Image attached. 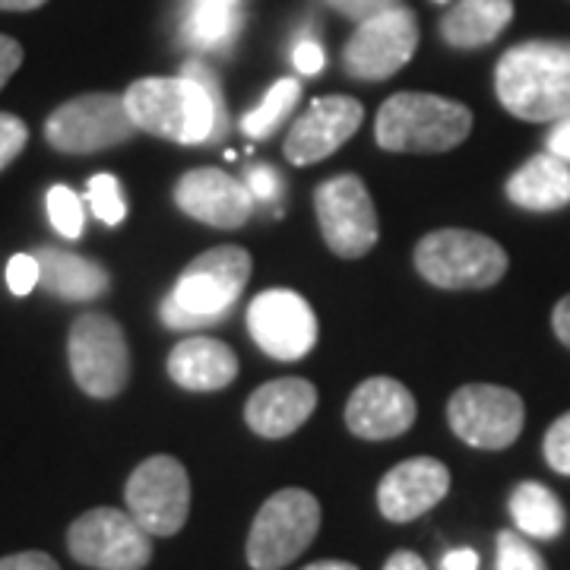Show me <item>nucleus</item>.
<instances>
[{
	"mask_svg": "<svg viewBox=\"0 0 570 570\" xmlns=\"http://www.w3.org/2000/svg\"><path fill=\"white\" fill-rule=\"evenodd\" d=\"M67 358L77 387L92 400H115L130 381V348L111 314H80L67 336Z\"/></svg>",
	"mask_w": 570,
	"mask_h": 570,
	"instance_id": "obj_8",
	"label": "nucleus"
},
{
	"mask_svg": "<svg viewBox=\"0 0 570 570\" xmlns=\"http://www.w3.org/2000/svg\"><path fill=\"white\" fill-rule=\"evenodd\" d=\"M245 26V0H190L181 36L197 51H225Z\"/></svg>",
	"mask_w": 570,
	"mask_h": 570,
	"instance_id": "obj_24",
	"label": "nucleus"
},
{
	"mask_svg": "<svg viewBox=\"0 0 570 570\" xmlns=\"http://www.w3.org/2000/svg\"><path fill=\"white\" fill-rule=\"evenodd\" d=\"M127 513L149 535H175L190 513V479L175 456H149L130 472L124 489Z\"/></svg>",
	"mask_w": 570,
	"mask_h": 570,
	"instance_id": "obj_11",
	"label": "nucleus"
},
{
	"mask_svg": "<svg viewBox=\"0 0 570 570\" xmlns=\"http://www.w3.org/2000/svg\"><path fill=\"white\" fill-rule=\"evenodd\" d=\"M450 491V469L434 456H412L390 469L377 485V510L390 523H412L438 508Z\"/></svg>",
	"mask_w": 570,
	"mask_h": 570,
	"instance_id": "obj_17",
	"label": "nucleus"
},
{
	"mask_svg": "<svg viewBox=\"0 0 570 570\" xmlns=\"http://www.w3.org/2000/svg\"><path fill=\"white\" fill-rule=\"evenodd\" d=\"M36 261L41 269V283L45 292H51L61 302H92L102 298L111 288V276L102 264L80 257L73 250L61 247H39Z\"/></svg>",
	"mask_w": 570,
	"mask_h": 570,
	"instance_id": "obj_22",
	"label": "nucleus"
},
{
	"mask_svg": "<svg viewBox=\"0 0 570 570\" xmlns=\"http://www.w3.org/2000/svg\"><path fill=\"white\" fill-rule=\"evenodd\" d=\"M513 20V0H460L441 17V36L453 48H482L498 39Z\"/></svg>",
	"mask_w": 570,
	"mask_h": 570,
	"instance_id": "obj_23",
	"label": "nucleus"
},
{
	"mask_svg": "<svg viewBox=\"0 0 570 570\" xmlns=\"http://www.w3.org/2000/svg\"><path fill=\"white\" fill-rule=\"evenodd\" d=\"M124 105L137 130L184 146L223 140L228 130L223 86L204 61L184 63L181 77L130 82L124 89Z\"/></svg>",
	"mask_w": 570,
	"mask_h": 570,
	"instance_id": "obj_1",
	"label": "nucleus"
},
{
	"mask_svg": "<svg viewBox=\"0 0 570 570\" xmlns=\"http://www.w3.org/2000/svg\"><path fill=\"white\" fill-rule=\"evenodd\" d=\"M153 535L118 508L86 510L67 530L73 561L92 570H142L153 561Z\"/></svg>",
	"mask_w": 570,
	"mask_h": 570,
	"instance_id": "obj_9",
	"label": "nucleus"
},
{
	"mask_svg": "<svg viewBox=\"0 0 570 570\" xmlns=\"http://www.w3.org/2000/svg\"><path fill=\"white\" fill-rule=\"evenodd\" d=\"M298 99H302V82L295 80V77H285V80L273 82L266 89L264 99H261V105L250 108L245 118H242V130H245L250 140L273 137L285 124V118L295 111Z\"/></svg>",
	"mask_w": 570,
	"mask_h": 570,
	"instance_id": "obj_26",
	"label": "nucleus"
},
{
	"mask_svg": "<svg viewBox=\"0 0 570 570\" xmlns=\"http://www.w3.org/2000/svg\"><path fill=\"white\" fill-rule=\"evenodd\" d=\"M438 3H448V0H438Z\"/></svg>",
	"mask_w": 570,
	"mask_h": 570,
	"instance_id": "obj_44",
	"label": "nucleus"
},
{
	"mask_svg": "<svg viewBox=\"0 0 570 570\" xmlns=\"http://www.w3.org/2000/svg\"><path fill=\"white\" fill-rule=\"evenodd\" d=\"M48 219L55 225V232L63 235V238H80L82 235V225H86V209H82V200L70 190V187H51L48 190Z\"/></svg>",
	"mask_w": 570,
	"mask_h": 570,
	"instance_id": "obj_28",
	"label": "nucleus"
},
{
	"mask_svg": "<svg viewBox=\"0 0 570 570\" xmlns=\"http://www.w3.org/2000/svg\"><path fill=\"white\" fill-rule=\"evenodd\" d=\"M508 250L469 228H441L415 245V269L434 288H491L508 273Z\"/></svg>",
	"mask_w": 570,
	"mask_h": 570,
	"instance_id": "obj_5",
	"label": "nucleus"
},
{
	"mask_svg": "<svg viewBox=\"0 0 570 570\" xmlns=\"http://www.w3.org/2000/svg\"><path fill=\"white\" fill-rule=\"evenodd\" d=\"M22 67V45L10 36H0V89Z\"/></svg>",
	"mask_w": 570,
	"mask_h": 570,
	"instance_id": "obj_37",
	"label": "nucleus"
},
{
	"mask_svg": "<svg viewBox=\"0 0 570 570\" xmlns=\"http://www.w3.org/2000/svg\"><path fill=\"white\" fill-rule=\"evenodd\" d=\"M39 283L41 269L36 254H17V257H10V264H7V285H10L13 295L22 298V295H29Z\"/></svg>",
	"mask_w": 570,
	"mask_h": 570,
	"instance_id": "obj_32",
	"label": "nucleus"
},
{
	"mask_svg": "<svg viewBox=\"0 0 570 570\" xmlns=\"http://www.w3.org/2000/svg\"><path fill=\"white\" fill-rule=\"evenodd\" d=\"M508 200L527 213H554L570 206V165L539 153L523 163L504 184Z\"/></svg>",
	"mask_w": 570,
	"mask_h": 570,
	"instance_id": "obj_21",
	"label": "nucleus"
},
{
	"mask_svg": "<svg viewBox=\"0 0 570 570\" xmlns=\"http://www.w3.org/2000/svg\"><path fill=\"white\" fill-rule=\"evenodd\" d=\"M365 121V105L352 96H326L307 108L298 121L292 124L283 142L285 159L292 165H314L333 156L346 140L358 134Z\"/></svg>",
	"mask_w": 570,
	"mask_h": 570,
	"instance_id": "obj_15",
	"label": "nucleus"
},
{
	"mask_svg": "<svg viewBox=\"0 0 570 570\" xmlns=\"http://www.w3.org/2000/svg\"><path fill=\"white\" fill-rule=\"evenodd\" d=\"M419 48V20L409 7H393L381 17L358 22L343 48L352 80L381 82L400 73Z\"/></svg>",
	"mask_w": 570,
	"mask_h": 570,
	"instance_id": "obj_13",
	"label": "nucleus"
},
{
	"mask_svg": "<svg viewBox=\"0 0 570 570\" xmlns=\"http://www.w3.org/2000/svg\"><path fill=\"white\" fill-rule=\"evenodd\" d=\"M302 570H358L355 564H348V561H314V564H307Z\"/></svg>",
	"mask_w": 570,
	"mask_h": 570,
	"instance_id": "obj_43",
	"label": "nucleus"
},
{
	"mask_svg": "<svg viewBox=\"0 0 570 570\" xmlns=\"http://www.w3.org/2000/svg\"><path fill=\"white\" fill-rule=\"evenodd\" d=\"M317 409V387L305 377H279L250 393L245 422L254 434L279 441L295 434Z\"/></svg>",
	"mask_w": 570,
	"mask_h": 570,
	"instance_id": "obj_19",
	"label": "nucleus"
},
{
	"mask_svg": "<svg viewBox=\"0 0 570 570\" xmlns=\"http://www.w3.org/2000/svg\"><path fill=\"white\" fill-rule=\"evenodd\" d=\"M168 377L190 393L225 390L238 377V355L213 336H190L168 355Z\"/></svg>",
	"mask_w": 570,
	"mask_h": 570,
	"instance_id": "obj_20",
	"label": "nucleus"
},
{
	"mask_svg": "<svg viewBox=\"0 0 570 570\" xmlns=\"http://www.w3.org/2000/svg\"><path fill=\"white\" fill-rule=\"evenodd\" d=\"M314 209L326 247L336 257L358 261L367 250H374L381 238V223L374 200L358 175H336L321 184L314 194Z\"/></svg>",
	"mask_w": 570,
	"mask_h": 570,
	"instance_id": "obj_10",
	"label": "nucleus"
},
{
	"mask_svg": "<svg viewBox=\"0 0 570 570\" xmlns=\"http://www.w3.org/2000/svg\"><path fill=\"white\" fill-rule=\"evenodd\" d=\"M542 450H546V460H549V466L554 472L570 475V412H564L561 419H554V425L546 431Z\"/></svg>",
	"mask_w": 570,
	"mask_h": 570,
	"instance_id": "obj_30",
	"label": "nucleus"
},
{
	"mask_svg": "<svg viewBox=\"0 0 570 570\" xmlns=\"http://www.w3.org/2000/svg\"><path fill=\"white\" fill-rule=\"evenodd\" d=\"M26 142H29V127L17 115L0 111V171L7 165L17 163V156L26 149Z\"/></svg>",
	"mask_w": 570,
	"mask_h": 570,
	"instance_id": "obj_31",
	"label": "nucleus"
},
{
	"mask_svg": "<svg viewBox=\"0 0 570 570\" xmlns=\"http://www.w3.org/2000/svg\"><path fill=\"white\" fill-rule=\"evenodd\" d=\"M321 530V504L305 489L269 494L247 535V564L254 570H283L314 542Z\"/></svg>",
	"mask_w": 570,
	"mask_h": 570,
	"instance_id": "obj_6",
	"label": "nucleus"
},
{
	"mask_svg": "<svg viewBox=\"0 0 570 570\" xmlns=\"http://www.w3.org/2000/svg\"><path fill=\"white\" fill-rule=\"evenodd\" d=\"M441 568L444 570H479V554H475L472 549L448 551V554H444V561H441Z\"/></svg>",
	"mask_w": 570,
	"mask_h": 570,
	"instance_id": "obj_40",
	"label": "nucleus"
},
{
	"mask_svg": "<svg viewBox=\"0 0 570 570\" xmlns=\"http://www.w3.org/2000/svg\"><path fill=\"white\" fill-rule=\"evenodd\" d=\"M546 153H551L554 159L570 165V115L561 121L551 124L549 140H546Z\"/></svg>",
	"mask_w": 570,
	"mask_h": 570,
	"instance_id": "obj_38",
	"label": "nucleus"
},
{
	"mask_svg": "<svg viewBox=\"0 0 570 570\" xmlns=\"http://www.w3.org/2000/svg\"><path fill=\"white\" fill-rule=\"evenodd\" d=\"M48 0H0V10H10V13H29V10H39Z\"/></svg>",
	"mask_w": 570,
	"mask_h": 570,
	"instance_id": "obj_42",
	"label": "nucleus"
},
{
	"mask_svg": "<svg viewBox=\"0 0 570 570\" xmlns=\"http://www.w3.org/2000/svg\"><path fill=\"white\" fill-rule=\"evenodd\" d=\"M0 570H61V564L45 551H17L0 558Z\"/></svg>",
	"mask_w": 570,
	"mask_h": 570,
	"instance_id": "obj_36",
	"label": "nucleus"
},
{
	"mask_svg": "<svg viewBox=\"0 0 570 570\" xmlns=\"http://www.w3.org/2000/svg\"><path fill=\"white\" fill-rule=\"evenodd\" d=\"M494 570H549L546 558L532 549L520 530L498 532V564Z\"/></svg>",
	"mask_w": 570,
	"mask_h": 570,
	"instance_id": "obj_29",
	"label": "nucleus"
},
{
	"mask_svg": "<svg viewBox=\"0 0 570 570\" xmlns=\"http://www.w3.org/2000/svg\"><path fill=\"white\" fill-rule=\"evenodd\" d=\"M510 517L517 530L530 539H558L564 532V508L558 494L542 482H520L510 494Z\"/></svg>",
	"mask_w": 570,
	"mask_h": 570,
	"instance_id": "obj_25",
	"label": "nucleus"
},
{
	"mask_svg": "<svg viewBox=\"0 0 570 570\" xmlns=\"http://www.w3.org/2000/svg\"><path fill=\"white\" fill-rule=\"evenodd\" d=\"M137 124L127 115L124 96L86 92L58 105L45 121V140L63 156H92L137 137Z\"/></svg>",
	"mask_w": 570,
	"mask_h": 570,
	"instance_id": "obj_7",
	"label": "nucleus"
},
{
	"mask_svg": "<svg viewBox=\"0 0 570 570\" xmlns=\"http://www.w3.org/2000/svg\"><path fill=\"white\" fill-rule=\"evenodd\" d=\"M415 396L393 377H367L346 403V428L362 441L400 438L415 425Z\"/></svg>",
	"mask_w": 570,
	"mask_h": 570,
	"instance_id": "obj_18",
	"label": "nucleus"
},
{
	"mask_svg": "<svg viewBox=\"0 0 570 570\" xmlns=\"http://www.w3.org/2000/svg\"><path fill=\"white\" fill-rule=\"evenodd\" d=\"M247 333L276 362H298L317 343L314 307L292 288H266L247 307Z\"/></svg>",
	"mask_w": 570,
	"mask_h": 570,
	"instance_id": "obj_14",
	"label": "nucleus"
},
{
	"mask_svg": "<svg viewBox=\"0 0 570 570\" xmlns=\"http://www.w3.org/2000/svg\"><path fill=\"white\" fill-rule=\"evenodd\" d=\"M494 92L504 111L530 124L570 115V41H520L494 70Z\"/></svg>",
	"mask_w": 570,
	"mask_h": 570,
	"instance_id": "obj_2",
	"label": "nucleus"
},
{
	"mask_svg": "<svg viewBox=\"0 0 570 570\" xmlns=\"http://www.w3.org/2000/svg\"><path fill=\"white\" fill-rule=\"evenodd\" d=\"M384 570H428V564L415 551H393Z\"/></svg>",
	"mask_w": 570,
	"mask_h": 570,
	"instance_id": "obj_41",
	"label": "nucleus"
},
{
	"mask_svg": "<svg viewBox=\"0 0 570 570\" xmlns=\"http://www.w3.org/2000/svg\"><path fill=\"white\" fill-rule=\"evenodd\" d=\"M175 204L184 216L213 228H242L254 213V194L223 168H194L175 184Z\"/></svg>",
	"mask_w": 570,
	"mask_h": 570,
	"instance_id": "obj_16",
	"label": "nucleus"
},
{
	"mask_svg": "<svg viewBox=\"0 0 570 570\" xmlns=\"http://www.w3.org/2000/svg\"><path fill=\"white\" fill-rule=\"evenodd\" d=\"M245 184L247 190L254 194V200H264V204L276 200L279 197V187H283L279 175L273 168H266V165H247Z\"/></svg>",
	"mask_w": 570,
	"mask_h": 570,
	"instance_id": "obj_34",
	"label": "nucleus"
},
{
	"mask_svg": "<svg viewBox=\"0 0 570 570\" xmlns=\"http://www.w3.org/2000/svg\"><path fill=\"white\" fill-rule=\"evenodd\" d=\"M326 7H333L340 17H346L355 26L358 22L371 20V17H381L393 7H403V0H326Z\"/></svg>",
	"mask_w": 570,
	"mask_h": 570,
	"instance_id": "obj_33",
	"label": "nucleus"
},
{
	"mask_svg": "<svg viewBox=\"0 0 570 570\" xmlns=\"http://www.w3.org/2000/svg\"><path fill=\"white\" fill-rule=\"evenodd\" d=\"M448 422L453 434L479 450L510 448L527 422V406L520 393L494 384H466L448 403Z\"/></svg>",
	"mask_w": 570,
	"mask_h": 570,
	"instance_id": "obj_12",
	"label": "nucleus"
},
{
	"mask_svg": "<svg viewBox=\"0 0 570 570\" xmlns=\"http://www.w3.org/2000/svg\"><path fill=\"white\" fill-rule=\"evenodd\" d=\"M292 61H295V70H298L302 77H314V73H321V70H324L326 55L317 41L305 39L295 45V51H292Z\"/></svg>",
	"mask_w": 570,
	"mask_h": 570,
	"instance_id": "obj_35",
	"label": "nucleus"
},
{
	"mask_svg": "<svg viewBox=\"0 0 570 570\" xmlns=\"http://www.w3.org/2000/svg\"><path fill=\"white\" fill-rule=\"evenodd\" d=\"M551 330H554V336L570 348V295H564L554 311H551Z\"/></svg>",
	"mask_w": 570,
	"mask_h": 570,
	"instance_id": "obj_39",
	"label": "nucleus"
},
{
	"mask_svg": "<svg viewBox=\"0 0 570 570\" xmlns=\"http://www.w3.org/2000/svg\"><path fill=\"white\" fill-rule=\"evenodd\" d=\"M472 134V111L434 92H396L381 105L374 140L387 153H450Z\"/></svg>",
	"mask_w": 570,
	"mask_h": 570,
	"instance_id": "obj_4",
	"label": "nucleus"
},
{
	"mask_svg": "<svg viewBox=\"0 0 570 570\" xmlns=\"http://www.w3.org/2000/svg\"><path fill=\"white\" fill-rule=\"evenodd\" d=\"M86 204L92 209V216L105 225H121L127 216V200H124L121 181L115 175H96L89 178L86 187Z\"/></svg>",
	"mask_w": 570,
	"mask_h": 570,
	"instance_id": "obj_27",
	"label": "nucleus"
},
{
	"mask_svg": "<svg viewBox=\"0 0 570 570\" xmlns=\"http://www.w3.org/2000/svg\"><path fill=\"white\" fill-rule=\"evenodd\" d=\"M254 261L245 247L223 245L204 250L184 266L175 288L165 295L163 324L168 330H197V326H213L223 321L238 302L250 279Z\"/></svg>",
	"mask_w": 570,
	"mask_h": 570,
	"instance_id": "obj_3",
	"label": "nucleus"
}]
</instances>
